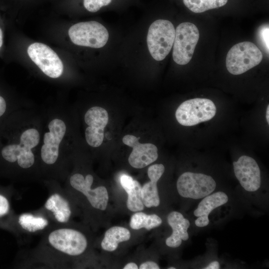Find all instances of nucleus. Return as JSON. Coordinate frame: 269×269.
<instances>
[{
	"instance_id": "5701e85b",
	"label": "nucleus",
	"mask_w": 269,
	"mask_h": 269,
	"mask_svg": "<svg viewBox=\"0 0 269 269\" xmlns=\"http://www.w3.org/2000/svg\"><path fill=\"white\" fill-rule=\"evenodd\" d=\"M184 5L191 11L201 13L225 5L228 0H183Z\"/></svg>"
},
{
	"instance_id": "393cba45",
	"label": "nucleus",
	"mask_w": 269,
	"mask_h": 269,
	"mask_svg": "<svg viewBox=\"0 0 269 269\" xmlns=\"http://www.w3.org/2000/svg\"><path fill=\"white\" fill-rule=\"evenodd\" d=\"M269 25H262L259 28L258 36L260 44L266 50V52L269 54Z\"/></svg>"
},
{
	"instance_id": "f03ea898",
	"label": "nucleus",
	"mask_w": 269,
	"mask_h": 269,
	"mask_svg": "<svg viewBox=\"0 0 269 269\" xmlns=\"http://www.w3.org/2000/svg\"><path fill=\"white\" fill-rule=\"evenodd\" d=\"M19 138L18 144H9L4 146L1 149V156L9 162H16L22 169H28L35 162L34 155L31 149L38 144L40 134L37 130L29 128L22 132Z\"/></svg>"
},
{
	"instance_id": "f8f14e48",
	"label": "nucleus",
	"mask_w": 269,
	"mask_h": 269,
	"mask_svg": "<svg viewBox=\"0 0 269 269\" xmlns=\"http://www.w3.org/2000/svg\"><path fill=\"white\" fill-rule=\"evenodd\" d=\"M84 120L88 126L85 130L87 142L92 147L100 146L104 140V130L109 121L107 111L101 107H93L86 112Z\"/></svg>"
},
{
	"instance_id": "9d476101",
	"label": "nucleus",
	"mask_w": 269,
	"mask_h": 269,
	"mask_svg": "<svg viewBox=\"0 0 269 269\" xmlns=\"http://www.w3.org/2000/svg\"><path fill=\"white\" fill-rule=\"evenodd\" d=\"M93 181L91 174L84 177L80 173H75L70 177L69 184L73 189L84 195L93 208L105 210L109 200L107 190L103 186L92 189Z\"/></svg>"
},
{
	"instance_id": "4be33fe9",
	"label": "nucleus",
	"mask_w": 269,
	"mask_h": 269,
	"mask_svg": "<svg viewBox=\"0 0 269 269\" xmlns=\"http://www.w3.org/2000/svg\"><path fill=\"white\" fill-rule=\"evenodd\" d=\"M161 223L162 220L158 215H148L138 212L134 213L131 217L130 226L134 230L145 228L147 230H150L159 226Z\"/></svg>"
},
{
	"instance_id": "0eeeda50",
	"label": "nucleus",
	"mask_w": 269,
	"mask_h": 269,
	"mask_svg": "<svg viewBox=\"0 0 269 269\" xmlns=\"http://www.w3.org/2000/svg\"><path fill=\"white\" fill-rule=\"evenodd\" d=\"M68 34L74 44L95 48L103 47L109 38L106 27L95 21L77 23L70 27Z\"/></svg>"
},
{
	"instance_id": "7ed1b4c3",
	"label": "nucleus",
	"mask_w": 269,
	"mask_h": 269,
	"mask_svg": "<svg viewBox=\"0 0 269 269\" xmlns=\"http://www.w3.org/2000/svg\"><path fill=\"white\" fill-rule=\"evenodd\" d=\"M175 29L169 21L158 19L149 26L147 44L149 53L156 61L163 60L170 52L174 41Z\"/></svg>"
},
{
	"instance_id": "1a4fd4ad",
	"label": "nucleus",
	"mask_w": 269,
	"mask_h": 269,
	"mask_svg": "<svg viewBox=\"0 0 269 269\" xmlns=\"http://www.w3.org/2000/svg\"><path fill=\"white\" fill-rule=\"evenodd\" d=\"M27 53L31 60L47 76L56 78L63 71V65L57 54L48 46L35 42L27 48Z\"/></svg>"
},
{
	"instance_id": "20e7f679",
	"label": "nucleus",
	"mask_w": 269,
	"mask_h": 269,
	"mask_svg": "<svg viewBox=\"0 0 269 269\" xmlns=\"http://www.w3.org/2000/svg\"><path fill=\"white\" fill-rule=\"evenodd\" d=\"M263 58L262 52L255 44L250 41L240 42L228 51L226 68L231 74L240 75L259 64Z\"/></svg>"
},
{
	"instance_id": "b1692460",
	"label": "nucleus",
	"mask_w": 269,
	"mask_h": 269,
	"mask_svg": "<svg viewBox=\"0 0 269 269\" xmlns=\"http://www.w3.org/2000/svg\"><path fill=\"white\" fill-rule=\"evenodd\" d=\"M112 0H84L85 8L90 12H95L102 7L109 4Z\"/></svg>"
},
{
	"instance_id": "ddd939ff",
	"label": "nucleus",
	"mask_w": 269,
	"mask_h": 269,
	"mask_svg": "<svg viewBox=\"0 0 269 269\" xmlns=\"http://www.w3.org/2000/svg\"><path fill=\"white\" fill-rule=\"evenodd\" d=\"M235 176L243 188L249 192L258 190L261 183V172L256 160L251 157L242 155L233 162Z\"/></svg>"
},
{
	"instance_id": "c85d7f7f",
	"label": "nucleus",
	"mask_w": 269,
	"mask_h": 269,
	"mask_svg": "<svg viewBox=\"0 0 269 269\" xmlns=\"http://www.w3.org/2000/svg\"><path fill=\"white\" fill-rule=\"evenodd\" d=\"M204 269H220V265L218 262L214 261L210 263Z\"/></svg>"
},
{
	"instance_id": "4468645a",
	"label": "nucleus",
	"mask_w": 269,
	"mask_h": 269,
	"mask_svg": "<svg viewBox=\"0 0 269 269\" xmlns=\"http://www.w3.org/2000/svg\"><path fill=\"white\" fill-rule=\"evenodd\" d=\"M139 137L132 134L125 135L123 143L133 148L128 161L135 168H142L154 162L158 158L157 147L150 143H141Z\"/></svg>"
},
{
	"instance_id": "473e14b6",
	"label": "nucleus",
	"mask_w": 269,
	"mask_h": 269,
	"mask_svg": "<svg viewBox=\"0 0 269 269\" xmlns=\"http://www.w3.org/2000/svg\"><path fill=\"white\" fill-rule=\"evenodd\" d=\"M168 269H175V268L173 267H170V268H168Z\"/></svg>"
},
{
	"instance_id": "c756f323",
	"label": "nucleus",
	"mask_w": 269,
	"mask_h": 269,
	"mask_svg": "<svg viewBox=\"0 0 269 269\" xmlns=\"http://www.w3.org/2000/svg\"><path fill=\"white\" fill-rule=\"evenodd\" d=\"M124 269H138L137 265L134 263H129L127 264L123 268Z\"/></svg>"
},
{
	"instance_id": "6ab92c4d",
	"label": "nucleus",
	"mask_w": 269,
	"mask_h": 269,
	"mask_svg": "<svg viewBox=\"0 0 269 269\" xmlns=\"http://www.w3.org/2000/svg\"><path fill=\"white\" fill-rule=\"evenodd\" d=\"M121 184L128 194L127 206L133 212L143 210L141 199V186L140 183L129 175L123 174L120 179Z\"/></svg>"
},
{
	"instance_id": "a878e982",
	"label": "nucleus",
	"mask_w": 269,
	"mask_h": 269,
	"mask_svg": "<svg viewBox=\"0 0 269 269\" xmlns=\"http://www.w3.org/2000/svg\"><path fill=\"white\" fill-rule=\"evenodd\" d=\"M9 204L7 199L0 195V217L6 214L9 211Z\"/></svg>"
},
{
	"instance_id": "423d86ee",
	"label": "nucleus",
	"mask_w": 269,
	"mask_h": 269,
	"mask_svg": "<svg viewBox=\"0 0 269 269\" xmlns=\"http://www.w3.org/2000/svg\"><path fill=\"white\" fill-rule=\"evenodd\" d=\"M199 38L198 29L193 23H180L175 29L172 57L177 64L183 65L191 60Z\"/></svg>"
},
{
	"instance_id": "412c9836",
	"label": "nucleus",
	"mask_w": 269,
	"mask_h": 269,
	"mask_svg": "<svg viewBox=\"0 0 269 269\" xmlns=\"http://www.w3.org/2000/svg\"><path fill=\"white\" fill-rule=\"evenodd\" d=\"M18 223L23 231L34 233L45 230L49 222L47 218L42 215L24 213L19 216Z\"/></svg>"
},
{
	"instance_id": "2eb2a0df",
	"label": "nucleus",
	"mask_w": 269,
	"mask_h": 269,
	"mask_svg": "<svg viewBox=\"0 0 269 269\" xmlns=\"http://www.w3.org/2000/svg\"><path fill=\"white\" fill-rule=\"evenodd\" d=\"M44 208L59 224L67 223L72 215L70 203L62 190H50Z\"/></svg>"
},
{
	"instance_id": "7c9ffc66",
	"label": "nucleus",
	"mask_w": 269,
	"mask_h": 269,
	"mask_svg": "<svg viewBox=\"0 0 269 269\" xmlns=\"http://www.w3.org/2000/svg\"><path fill=\"white\" fill-rule=\"evenodd\" d=\"M3 31L2 28L0 27V50L3 45Z\"/></svg>"
},
{
	"instance_id": "cd10ccee",
	"label": "nucleus",
	"mask_w": 269,
	"mask_h": 269,
	"mask_svg": "<svg viewBox=\"0 0 269 269\" xmlns=\"http://www.w3.org/2000/svg\"><path fill=\"white\" fill-rule=\"evenodd\" d=\"M6 108V102L4 99L0 96V117L5 113Z\"/></svg>"
},
{
	"instance_id": "9b49d317",
	"label": "nucleus",
	"mask_w": 269,
	"mask_h": 269,
	"mask_svg": "<svg viewBox=\"0 0 269 269\" xmlns=\"http://www.w3.org/2000/svg\"><path fill=\"white\" fill-rule=\"evenodd\" d=\"M48 129L49 132L43 136L40 156L44 163L51 165L58 159L59 145L65 134L66 127L62 120L56 118L49 122Z\"/></svg>"
},
{
	"instance_id": "f3484780",
	"label": "nucleus",
	"mask_w": 269,
	"mask_h": 269,
	"mask_svg": "<svg viewBox=\"0 0 269 269\" xmlns=\"http://www.w3.org/2000/svg\"><path fill=\"white\" fill-rule=\"evenodd\" d=\"M228 201L227 195L222 191H218L203 198L194 211V216L197 217L195 221L196 226L199 227L207 226L209 223L208 216L211 212Z\"/></svg>"
},
{
	"instance_id": "2f4dec72",
	"label": "nucleus",
	"mask_w": 269,
	"mask_h": 269,
	"mask_svg": "<svg viewBox=\"0 0 269 269\" xmlns=\"http://www.w3.org/2000/svg\"><path fill=\"white\" fill-rule=\"evenodd\" d=\"M269 106L268 105L267 111H266V119L268 122V124H269Z\"/></svg>"
},
{
	"instance_id": "a211bd4d",
	"label": "nucleus",
	"mask_w": 269,
	"mask_h": 269,
	"mask_svg": "<svg viewBox=\"0 0 269 269\" xmlns=\"http://www.w3.org/2000/svg\"><path fill=\"white\" fill-rule=\"evenodd\" d=\"M167 220L172 233L166 239V245L171 248L178 247L182 240L187 241L189 238L187 230L190 226V222L181 213L177 211L170 212L167 216Z\"/></svg>"
},
{
	"instance_id": "aec40b11",
	"label": "nucleus",
	"mask_w": 269,
	"mask_h": 269,
	"mask_svg": "<svg viewBox=\"0 0 269 269\" xmlns=\"http://www.w3.org/2000/svg\"><path fill=\"white\" fill-rule=\"evenodd\" d=\"M130 238L131 233L128 229L120 226L112 227L105 232L101 247L105 251L113 252L117 249L120 243L128 241Z\"/></svg>"
},
{
	"instance_id": "6e6552de",
	"label": "nucleus",
	"mask_w": 269,
	"mask_h": 269,
	"mask_svg": "<svg viewBox=\"0 0 269 269\" xmlns=\"http://www.w3.org/2000/svg\"><path fill=\"white\" fill-rule=\"evenodd\" d=\"M176 187L181 196L199 199L211 194L216 188V183L210 175L186 172L179 177Z\"/></svg>"
},
{
	"instance_id": "dca6fc26",
	"label": "nucleus",
	"mask_w": 269,
	"mask_h": 269,
	"mask_svg": "<svg viewBox=\"0 0 269 269\" xmlns=\"http://www.w3.org/2000/svg\"><path fill=\"white\" fill-rule=\"evenodd\" d=\"M162 164H155L149 166L147 175L150 179L141 187V199L144 206L147 208L157 207L160 204L157 183L164 173Z\"/></svg>"
},
{
	"instance_id": "f257e3e1",
	"label": "nucleus",
	"mask_w": 269,
	"mask_h": 269,
	"mask_svg": "<svg viewBox=\"0 0 269 269\" xmlns=\"http://www.w3.org/2000/svg\"><path fill=\"white\" fill-rule=\"evenodd\" d=\"M87 246V239L81 232L58 224L47 232L36 253L44 262L50 259L62 262L65 257L82 255Z\"/></svg>"
},
{
	"instance_id": "39448f33",
	"label": "nucleus",
	"mask_w": 269,
	"mask_h": 269,
	"mask_svg": "<svg viewBox=\"0 0 269 269\" xmlns=\"http://www.w3.org/2000/svg\"><path fill=\"white\" fill-rule=\"evenodd\" d=\"M216 107L211 100L194 98L182 103L175 112L177 122L184 126H193L212 119Z\"/></svg>"
},
{
	"instance_id": "bb28decb",
	"label": "nucleus",
	"mask_w": 269,
	"mask_h": 269,
	"mask_svg": "<svg viewBox=\"0 0 269 269\" xmlns=\"http://www.w3.org/2000/svg\"><path fill=\"white\" fill-rule=\"evenodd\" d=\"M139 269H159V267L155 262L152 261H147L141 264L139 267Z\"/></svg>"
}]
</instances>
